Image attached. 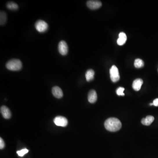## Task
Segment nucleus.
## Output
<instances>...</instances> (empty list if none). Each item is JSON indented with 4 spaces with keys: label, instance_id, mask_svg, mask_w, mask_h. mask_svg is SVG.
Returning a JSON list of instances; mask_svg holds the SVG:
<instances>
[{
    "label": "nucleus",
    "instance_id": "f257e3e1",
    "mask_svg": "<svg viewBox=\"0 0 158 158\" xmlns=\"http://www.w3.org/2000/svg\"><path fill=\"white\" fill-rule=\"evenodd\" d=\"M105 126L108 131L116 132L120 129L122 124L120 120L116 118H109L105 121Z\"/></svg>",
    "mask_w": 158,
    "mask_h": 158
},
{
    "label": "nucleus",
    "instance_id": "f03ea898",
    "mask_svg": "<svg viewBox=\"0 0 158 158\" xmlns=\"http://www.w3.org/2000/svg\"><path fill=\"white\" fill-rule=\"evenodd\" d=\"M23 65L21 61L17 59H12L8 61L6 64L8 70L12 71H19L22 68Z\"/></svg>",
    "mask_w": 158,
    "mask_h": 158
},
{
    "label": "nucleus",
    "instance_id": "7ed1b4c3",
    "mask_svg": "<svg viewBox=\"0 0 158 158\" xmlns=\"http://www.w3.org/2000/svg\"><path fill=\"white\" fill-rule=\"evenodd\" d=\"M110 78L113 82L118 81L120 79L118 69L115 66H112L110 70Z\"/></svg>",
    "mask_w": 158,
    "mask_h": 158
},
{
    "label": "nucleus",
    "instance_id": "20e7f679",
    "mask_svg": "<svg viewBox=\"0 0 158 158\" xmlns=\"http://www.w3.org/2000/svg\"><path fill=\"white\" fill-rule=\"evenodd\" d=\"M35 26L37 30L40 33H44L48 30V23L42 20H39L37 21Z\"/></svg>",
    "mask_w": 158,
    "mask_h": 158
},
{
    "label": "nucleus",
    "instance_id": "39448f33",
    "mask_svg": "<svg viewBox=\"0 0 158 158\" xmlns=\"http://www.w3.org/2000/svg\"><path fill=\"white\" fill-rule=\"evenodd\" d=\"M59 52L62 55H66L68 54V46L66 42L64 41H60L58 46Z\"/></svg>",
    "mask_w": 158,
    "mask_h": 158
},
{
    "label": "nucleus",
    "instance_id": "423d86ee",
    "mask_svg": "<svg viewBox=\"0 0 158 158\" xmlns=\"http://www.w3.org/2000/svg\"><path fill=\"white\" fill-rule=\"evenodd\" d=\"M54 122L56 126L62 127H65L68 124L67 119L61 116L56 117L54 119Z\"/></svg>",
    "mask_w": 158,
    "mask_h": 158
},
{
    "label": "nucleus",
    "instance_id": "0eeeda50",
    "mask_svg": "<svg viewBox=\"0 0 158 158\" xmlns=\"http://www.w3.org/2000/svg\"><path fill=\"white\" fill-rule=\"evenodd\" d=\"M87 5L90 9L95 10L100 8L102 4L99 1H87Z\"/></svg>",
    "mask_w": 158,
    "mask_h": 158
},
{
    "label": "nucleus",
    "instance_id": "6e6552de",
    "mask_svg": "<svg viewBox=\"0 0 158 158\" xmlns=\"http://www.w3.org/2000/svg\"><path fill=\"white\" fill-rule=\"evenodd\" d=\"M1 112L3 117L6 119H9L11 118V116H12L10 109L6 106H2L1 107Z\"/></svg>",
    "mask_w": 158,
    "mask_h": 158
},
{
    "label": "nucleus",
    "instance_id": "1a4fd4ad",
    "mask_svg": "<svg viewBox=\"0 0 158 158\" xmlns=\"http://www.w3.org/2000/svg\"><path fill=\"white\" fill-rule=\"evenodd\" d=\"M53 95L57 99H60L63 97V94L62 90L59 87L55 86L52 89Z\"/></svg>",
    "mask_w": 158,
    "mask_h": 158
},
{
    "label": "nucleus",
    "instance_id": "9d476101",
    "mask_svg": "<svg viewBox=\"0 0 158 158\" xmlns=\"http://www.w3.org/2000/svg\"><path fill=\"white\" fill-rule=\"evenodd\" d=\"M88 100L90 103H94L97 100V94L96 91L94 90H91L89 92L88 95Z\"/></svg>",
    "mask_w": 158,
    "mask_h": 158
},
{
    "label": "nucleus",
    "instance_id": "9b49d317",
    "mask_svg": "<svg viewBox=\"0 0 158 158\" xmlns=\"http://www.w3.org/2000/svg\"><path fill=\"white\" fill-rule=\"evenodd\" d=\"M143 81L141 79H137L134 81L132 84L133 89L136 91H138L141 89V87L143 84Z\"/></svg>",
    "mask_w": 158,
    "mask_h": 158
},
{
    "label": "nucleus",
    "instance_id": "f8f14e48",
    "mask_svg": "<svg viewBox=\"0 0 158 158\" xmlns=\"http://www.w3.org/2000/svg\"><path fill=\"white\" fill-rule=\"evenodd\" d=\"M119 37L117 41V43L119 45L122 46L126 42V40H127V37H126V34L124 32H121L119 33Z\"/></svg>",
    "mask_w": 158,
    "mask_h": 158
},
{
    "label": "nucleus",
    "instance_id": "ddd939ff",
    "mask_svg": "<svg viewBox=\"0 0 158 158\" xmlns=\"http://www.w3.org/2000/svg\"><path fill=\"white\" fill-rule=\"evenodd\" d=\"M154 120V117L153 116H148L145 118L142 119L141 123L144 125L149 126L152 124Z\"/></svg>",
    "mask_w": 158,
    "mask_h": 158
},
{
    "label": "nucleus",
    "instance_id": "4468645a",
    "mask_svg": "<svg viewBox=\"0 0 158 158\" xmlns=\"http://www.w3.org/2000/svg\"><path fill=\"white\" fill-rule=\"evenodd\" d=\"M95 75V72L93 70H88L86 72L85 77H86V80L87 81L89 82L92 81L94 78Z\"/></svg>",
    "mask_w": 158,
    "mask_h": 158
},
{
    "label": "nucleus",
    "instance_id": "2eb2a0df",
    "mask_svg": "<svg viewBox=\"0 0 158 158\" xmlns=\"http://www.w3.org/2000/svg\"><path fill=\"white\" fill-rule=\"evenodd\" d=\"M6 7L8 9L11 10H17L18 9V5L17 3L12 1L8 2L6 4Z\"/></svg>",
    "mask_w": 158,
    "mask_h": 158
},
{
    "label": "nucleus",
    "instance_id": "dca6fc26",
    "mask_svg": "<svg viewBox=\"0 0 158 158\" xmlns=\"http://www.w3.org/2000/svg\"><path fill=\"white\" fill-rule=\"evenodd\" d=\"M7 20V15L4 11H1L0 12V24L3 25L6 23Z\"/></svg>",
    "mask_w": 158,
    "mask_h": 158
},
{
    "label": "nucleus",
    "instance_id": "f3484780",
    "mask_svg": "<svg viewBox=\"0 0 158 158\" xmlns=\"http://www.w3.org/2000/svg\"><path fill=\"white\" fill-rule=\"evenodd\" d=\"M134 65L135 67L137 68H141L144 66V61L140 59H137L135 60Z\"/></svg>",
    "mask_w": 158,
    "mask_h": 158
},
{
    "label": "nucleus",
    "instance_id": "a211bd4d",
    "mask_svg": "<svg viewBox=\"0 0 158 158\" xmlns=\"http://www.w3.org/2000/svg\"><path fill=\"white\" fill-rule=\"evenodd\" d=\"M29 152V150L26 148H25V149H22V150H20V151H18L17 152V153L19 155V156L21 157H23V156L26 154L27 153Z\"/></svg>",
    "mask_w": 158,
    "mask_h": 158
},
{
    "label": "nucleus",
    "instance_id": "6ab92c4d",
    "mask_svg": "<svg viewBox=\"0 0 158 158\" xmlns=\"http://www.w3.org/2000/svg\"><path fill=\"white\" fill-rule=\"evenodd\" d=\"M124 88H123V87H119L117 89V91H116L117 95L119 96H124L125 95L124 92Z\"/></svg>",
    "mask_w": 158,
    "mask_h": 158
},
{
    "label": "nucleus",
    "instance_id": "aec40b11",
    "mask_svg": "<svg viewBox=\"0 0 158 158\" xmlns=\"http://www.w3.org/2000/svg\"><path fill=\"white\" fill-rule=\"evenodd\" d=\"M5 147V143L4 140L2 138H0V148L1 149H3Z\"/></svg>",
    "mask_w": 158,
    "mask_h": 158
},
{
    "label": "nucleus",
    "instance_id": "412c9836",
    "mask_svg": "<svg viewBox=\"0 0 158 158\" xmlns=\"http://www.w3.org/2000/svg\"><path fill=\"white\" fill-rule=\"evenodd\" d=\"M153 104L155 106H158V99H155L153 101Z\"/></svg>",
    "mask_w": 158,
    "mask_h": 158
}]
</instances>
